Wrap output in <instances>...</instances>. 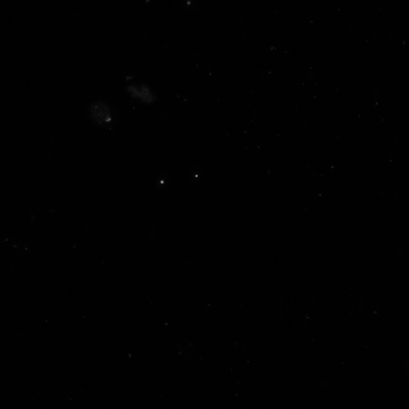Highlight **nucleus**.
I'll return each instance as SVG.
<instances>
[{
    "instance_id": "obj_1",
    "label": "nucleus",
    "mask_w": 409,
    "mask_h": 409,
    "mask_svg": "<svg viewBox=\"0 0 409 409\" xmlns=\"http://www.w3.org/2000/svg\"><path fill=\"white\" fill-rule=\"evenodd\" d=\"M92 119L99 124H106L112 120V115L106 104L100 102H95L90 108Z\"/></svg>"
},
{
    "instance_id": "obj_2",
    "label": "nucleus",
    "mask_w": 409,
    "mask_h": 409,
    "mask_svg": "<svg viewBox=\"0 0 409 409\" xmlns=\"http://www.w3.org/2000/svg\"><path fill=\"white\" fill-rule=\"evenodd\" d=\"M128 91L131 95L139 100H142L146 102H151L154 100L153 96L149 88L143 86L142 88H137L135 87H130L128 88Z\"/></svg>"
}]
</instances>
